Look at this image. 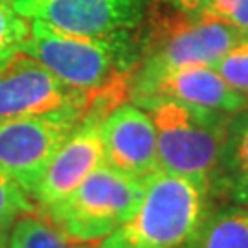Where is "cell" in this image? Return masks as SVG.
Here are the masks:
<instances>
[{
  "instance_id": "6",
  "label": "cell",
  "mask_w": 248,
  "mask_h": 248,
  "mask_svg": "<svg viewBox=\"0 0 248 248\" xmlns=\"http://www.w3.org/2000/svg\"><path fill=\"white\" fill-rule=\"evenodd\" d=\"M85 120L83 107L0 122V171L33 199L53 155Z\"/></svg>"
},
{
  "instance_id": "9",
  "label": "cell",
  "mask_w": 248,
  "mask_h": 248,
  "mask_svg": "<svg viewBox=\"0 0 248 248\" xmlns=\"http://www.w3.org/2000/svg\"><path fill=\"white\" fill-rule=\"evenodd\" d=\"M156 98L226 114H237L248 108V99L232 89L213 66L206 64L182 66L155 79L131 83V99L136 105Z\"/></svg>"
},
{
  "instance_id": "3",
  "label": "cell",
  "mask_w": 248,
  "mask_h": 248,
  "mask_svg": "<svg viewBox=\"0 0 248 248\" xmlns=\"http://www.w3.org/2000/svg\"><path fill=\"white\" fill-rule=\"evenodd\" d=\"M138 107L155 125L160 169L195 180L212 195L233 114L164 98L149 99Z\"/></svg>"
},
{
  "instance_id": "14",
  "label": "cell",
  "mask_w": 248,
  "mask_h": 248,
  "mask_svg": "<svg viewBox=\"0 0 248 248\" xmlns=\"http://www.w3.org/2000/svg\"><path fill=\"white\" fill-rule=\"evenodd\" d=\"M66 237L41 212L28 213L9 228L8 248H70Z\"/></svg>"
},
{
  "instance_id": "7",
  "label": "cell",
  "mask_w": 248,
  "mask_h": 248,
  "mask_svg": "<svg viewBox=\"0 0 248 248\" xmlns=\"http://www.w3.org/2000/svg\"><path fill=\"white\" fill-rule=\"evenodd\" d=\"M11 4L28 20L85 37L133 33L145 17V0H11Z\"/></svg>"
},
{
  "instance_id": "16",
  "label": "cell",
  "mask_w": 248,
  "mask_h": 248,
  "mask_svg": "<svg viewBox=\"0 0 248 248\" xmlns=\"http://www.w3.org/2000/svg\"><path fill=\"white\" fill-rule=\"evenodd\" d=\"M213 68L232 89L248 99V33L243 35L237 45L232 46L213 64Z\"/></svg>"
},
{
  "instance_id": "5",
  "label": "cell",
  "mask_w": 248,
  "mask_h": 248,
  "mask_svg": "<svg viewBox=\"0 0 248 248\" xmlns=\"http://www.w3.org/2000/svg\"><path fill=\"white\" fill-rule=\"evenodd\" d=\"M245 33L201 13L166 18L153 28L131 83H143L191 64L213 66Z\"/></svg>"
},
{
  "instance_id": "11",
  "label": "cell",
  "mask_w": 248,
  "mask_h": 248,
  "mask_svg": "<svg viewBox=\"0 0 248 248\" xmlns=\"http://www.w3.org/2000/svg\"><path fill=\"white\" fill-rule=\"evenodd\" d=\"M98 118H85L53 155L39 182L33 201L43 210L62 201L103 164V147Z\"/></svg>"
},
{
  "instance_id": "12",
  "label": "cell",
  "mask_w": 248,
  "mask_h": 248,
  "mask_svg": "<svg viewBox=\"0 0 248 248\" xmlns=\"http://www.w3.org/2000/svg\"><path fill=\"white\" fill-rule=\"evenodd\" d=\"M213 195L248 206V108L232 116L228 138L212 186Z\"/></svg>"
},
{
  "instance_id": "4",
  "label": "cell",
  "mask_w": 248,
  "mask_h": 248,
  "mask_svg": "<svg viewBox=\"0 0 248 248\" xmlns=\"http://www.w3.org/2000/svg\"><path fill=\"white\" fill-rule=\"evenodd\" d=\"M143 189L145 180L129 177L103 162L70 195L39 212L72 247L99 243L136 212Z\"/></svg>"
},
{
  "instance_id": "20",
  "label": "cell",
  "mask_w": 248,
  "mask_h": 248,
  "mask_svg": "<svg viewBox=\"0 0 248 248\" xmlns=\"http://www.w3.org/2000/svg\"><path fill=\"white\" fill-rule=\"evenodd\" d=\"M17 52H18V50H8V52H0V70H2V68L8 64L9 59H11V57H13V55H15Z\"/></svg>"
},
{
  "instance_id": "19",
  "label": "cell",
  "mask_w": 248,
  "mask_h": 248,
  "mask_svg": "<svg viewBox=\"0 0 248 248\" xmlns=\"http://www.w3.org/2000/svg\"><path fill=\"white\" fill-rule=\"evenodd\" d=\"M177 9H180L182 13L187 15H195L199 13V9L202 6V0H169Z\"/></svg>"
},
{
  "instance_id": "8",
  "label": "cell",
  "mask_w": 248,
  "mask_h": 248,
  "mask_svg": "<svg viewBox=\"0 0 248 248\" xmlns=\"http://www.w3.org/2000/svg\"><path fill=\"white\" fill-rule=\"evenodd\" d=\"M64 107H83L89 98L57 79L46 66L18 50L0 70V122L39 116Z\"/></svg>"
},
{
  "instance_id": "2",
  "label": "cell",
  "mask_w": 248,
  "mask_h": 248,
  "mask_svg": "<svg viewBox=\"0 0 248 248\" xmlns=\"http://www.w3.org/2000/svg\"><path fill=\"white\" fill-rule=\"evenodd\" d=\"M210 201L202 184L158 169L145 178L136 212L96 248H182L212 212Z\"/></svg>"
},
{
  "instance_id": "18",
  "label": "cell",
  "mask_w": 248,
  "mask_h": 248,
  "mask_svg": "<svg viewBox=\"0 0 248 248\" xmlns=\"http://www.w3.org/2000/svg\"><path fill=\"white\" fill-rule=\"evenodd\" d=\"M199 13L248 33V0H202Z\"/></svg>"
},
{
  "instance_id": "10",
  "label": "cell",
  "mask_w": 248,
  "mask_h": 248,
  "mask_svg": "<svg viewBox=\"0 0 248 248\" xmlns=\"http://www.w3.org/2000/svg\"><path fill=\"white\" fill-rule=\"evenodd\" d=\"M103 162L138 180L160 169L156 131L151 116L136 105L122 103L99 124Z\"/></svg>"
},
{
  "instance_id": "15",
  "label": "cell",
  "mask_w": 248,
  "mask_h": 248,
  "mask_svg": "<svg viewBox=\"0 0 248 248\" xmlns=\"http://www.w3.org/2000/svg\"><path fill=\"white\" fill-rule=\"evenodd\" d=\"M39 212L35 201L13 178L0 171V228L9 230L22 215Z\"/></svg>"
},
{
  "instance_id": "17",
  "label": "cell",
  "mask_w": 248,
  "mask_h": 248,
  "mask_svg": "<svg viewBox=\"0 0 248 248\" xmlns=\"http://www.w3.org/2000/svg\"><path fill=\"white\" fill-rule=\"evenodd\" d=\"M30 35V20L18 15L11 0H0V52L20 50Z\"/></svg>"
},
{
  "instance_id": "13",
  "label": "cell",
  "mask_w": 248,
  "mask_h": 248,
  "mask_svg": "<svg viewBox=\"0 0 248 248\" xmlns=\"http://www.w3.org/2000/svg\"><path fill=\"white\" fill-rule=\"evenodd\" d=\"M182 248H248V206L210 212Z\"/></svg>"
},
{
  "instance_id": "22",
  "label": "cell",
  "mask_w": 248,
  "mask_h": 248,
  "mask_svg": "<svg viewBox=\"0 0 248 248\" xmlns=\"http://www.w3.org/2000/svg\"><path fill=\"white\" fill-rule=\"evenodd\" d=\"M74 248H96V247H89V245H74Z\"/></svg>"
},
{
  "instance_id": "1",
  "label": "cell",
  "mask_w": 248,
  "mask_h": 248,
  "mask_svg": "<svg viewBox=\"0 0 248 248\" xmlns=\"http://www.w3.org/2000/svg\"><path fill=\"white\" fill-rule=\"evenodd\" d=\"M57 79L89 98L90 110L108 114L131 92L140 53L131 33L85 37L62 33L30 20V35L20 46Z\"/></svg>"
},
{
  "instance_id": "21",
  "label": "cell",
  "mask_w": 248,
  "mask_h": 248,
  "mask_svg": "<svg viewBox=\"0 0 248 248\" xmlns=\"http://www.w3.org/2000/svg\"><path fill=\"white\" fill-rule=\"evenodd\" d=\"M8 237H9V230L0 228V248H8Z\"/></svg>"
}]
</instances>
